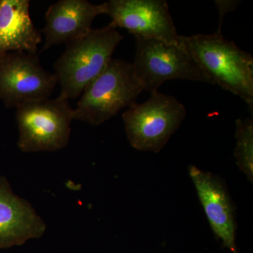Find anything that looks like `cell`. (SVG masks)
<instances>
[{"mask_svg": "<svg viewBox=\"0 0 253 253\" xmlns=\"http://www.w3.org/2000/svg\"><path fill=\"white\" fill-rule=\"evenodd\" d=\"M41 33L30 14L28 0H0V55L14 51L37 54Z\"/></svg>", "mask_w": 253, "mask_h": 253, "instance_id": "cell-12", "label": "cell"}, {"mask_svg": "<svg viewBox=\"0 0 253 253\" xmlns=\"http://www.w3.org/2000/svg\"><path fill=\"white\" fill-rule=\"evenodd\" d=\"M184 45L208 78L244 100L253 110V57L228 41L219 32L210 35L181 36Z\"/></svg>", "mask_w": 253, "mask_h": 253, "instance_id": "cell-1", "label": "cell"}, {"mask_svg": "<svg viewBox=\"0 0 253 253\" xmlns=\"http://www.w3.org/2000/svg\"><path fill=\"white\" fill-rule=\"evenodd\" d=\"M184 105L170 95L156 92L123 113L126 138L138 151L158 153L186 117Z\"/></svg>", "mask_w": 253, "mask_h": 253, "instance_id": "cell-5", "label": "cell"}, {"mask_svg": "<svg viewBox=\"0 0 253 253\" xmlns=\"http://www.w3.org/2000/svg\"><path fill=\"white\" fill-rule=\"evenodd\" d=\"M236 144L234 156L236 164L248 179L253 181V120L239 118L236 121Z\"/></svg>", "mask_w": 253, "mask_h": 253, "instance_id": "cell-13", "label": "cell"}, {"mask_svg": "<svg viewBox=\"0 0 253 253\" xmlns=\"http://www.w3.org/2000/svg\"><path fill=\"white\" fill-rule=\"evenodd\" d=\"M46 224L26 200L14 194L0 176V249L22 246L44 234Z\"/></svg>", "mask_w": 253, "mask_h": 253, "instance_id": "cell-11", "label": "cell"}, {"mask_svg": "<svg viewBox=\"0 0 253 253\" xmlns=\"http://www.w3.org/2000/svg\"><path fill=\"white\" fill-rule=\"evenodd\" d=\"M189 174L214 235L231 252L238 253L235 208L225 183L195 166H189Z\"/></svg>", "mask_w": 253, "mask_h": 253, "instance_id": "cell-9", "label": "cell"}, {"mask_svg": "<svg viewBox=\"0 0 253 253\" xmlns=\"http://www.w3.org/2000/svg\"><path fill=\"white\" fill-rule=\"evenodd\" d=\"M239 4V1H215L219 16V27H218L217 32L221 33V24H222L223 19L225 15L231 11H234Z\"/></svg>", "mask_w": 253, "mask_h": 253, "instance_id": "cell-14", "label": "cell"}, {"mask_svg": "<svg viewBox=\"0 0 253 253\" xmlns=\"http://www.w3.org/2000/svg\"><path fill=\"white\" fill-rule=\"evenodd\" d=\"M73 120L68 100L60 96L20 105L16 107L18 147L24 153L63 149L69 142Z\"/></svg>", "mask_w": 253, "mask_h": 253, "instance_id": "cell-4", "label": "cell"}, {"mask_svg": "<svg viewBox=\"0 0 253 253\" xmlns=\"http://www.w3.org/2000/svg\"><path fill=\"white\" fill-rule=\"evenodd\" d=\"M57 80L37 54L14 51L0 55V99L8 108L49 99Z\"/></svg>", "mask_w": 253, "mask_h": 253, "instance_id": "cell-7", "label": "cell"}, {"mask_svg": "<svg viewBox=\"0 0 253 253\" xmlns=\"http://www.w3.org/2000/svg\"><path fill=\"white\" fill-rule=\"evenodd\" d=\"M123 39L124 36L110 23L68 44L54 63V75L61 86L59 96L67 100L79 97L104 71Z\"/></svg>", "mask_w": 253, "mask_h": 253, "instance_id": "cell-2", "label": "cell"}, {"mask_svg": "<svg viewBox=\"0 0 253 253\" xmlns=\"http://www.w3.org/2000/svg\"><path fill=\"white\" fill-rule=\"evenodd\" d=\"M106 14V2L93 4L87 0H60L48 8L43 51L83 38L92 30L96 16Z\"/></svg>", "mask_w": 253, "mask_h": 253, "instance_id": "cell-10", "label": "cell"}, {"mask_svg": "<svg viewBox=\"0 0 253 253\" xmlns=\"http://www.w3.org/2000/svg\"><path fill=\"white\" fill-rule=\"evenodd\" d=\"M135 58L131 65L143 90L151 94L158 92L165 82L171 80L211 84L181 42L168 44L158 40L139 37H135Z\"/></svg>", "mask_w": 253, "mask_h": 253, "instance_id": "cell-6", "label": "cell"}, {"mask_svg": "<svg viewBox=\"0 0 253 253\" xmlns=\"http://www.w3.org/2000/svg\"><path fill=\"white\" fill-rule=\"evenodd\" d=\"M106 14L116 28L144 39L179 44L180 36L165 0H110Z\"/></svg>", "mask_w": 253, "mask_h": 253, "instance_id": "cell-8", "label": "cell"}, {"mask_svg": "<svg viewBox=\"0 0 253 253\" xmlns=\"http://www.w3.org/2000/svg\"><path fill=\"white\" fill-rule=\"evenodd\" d=\"M142 91L131 63L112 58L82 93L73 109V120L100 126L121 110L135 104Z\"/></svg>", "mask_w": 253, "mask_h": 253, "instance_id": "cell-3", "label": "cell"}]
</instances>
